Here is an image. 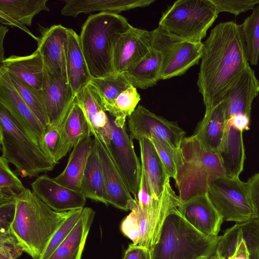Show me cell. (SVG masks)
Here are the masks:
<instances>
[{
	"label": "cell",
	"instance_id": "55",
	"mask_svg": "<svg viewBox=\"0 0 259 259\" xmlns=\"http://www.w3.org/2000/svg\"><path fill=\"white\" fill-rule=\"evenodd\" d=\"M207 259H224L216 253L210 256V257L208 258Z\"/></svg>",
	"mask_w": 259,
	"mask_h": 259
},
{
	"label": "cell",
	"instance_id": "17",
	"mask_svg": "<svg viewBox=\"0 0 259 259\" xmlns=\"http://www.w3.org/2000/svg\"><path fill=\"white\" fill-rule=\"evenodd\" d=\"M31 187L33 193L56 212L84 207L87 198L81 193L61 185L47 174L37 177Z\"/></svg>",
	"mask_w": 259,
	"mask_h": 259
},
{
	"label": "cell",
	"instance_id": "14",
	"mask_svg": "<svg viewBox=\"0 0 259 259\" xmlns=\"http://www.w3.org/2000/svg\"><path fill=\"white\" fill-rule=\"evenodd\" d=\"M37 42V50L41 56L46 72L68 82V28L61 25H52L42 32Z\"/></svg>",
	"mask_w": 259,
	"mask_h": 259
},
{
	"label": "cell",
	"instance_id": "21",
	"mask_svg": "<svg viewBox=\"0 0 259 259\" xmlns=\"http://www.w3.org/2000/svg\"><path fill=\"white\" fill-rule=\"evenodd\" d=\"M75 102L84 113L90 135L93 137L99 135L109 145L110 141L109 118L96 88L90 82L76 93Z\"/></svg>",
	"mask_w": 259,
	"mask_h": 259
},
{
	"label": "cell",
	"instance_id": "5",
	"mask_svg": "<svg viewBox=\"0 0 259 259\" xmlns=\"http://www.w3.org/2000/svg\"><path fill=\"white\" fill-rule=\"evenodd\" d=\"M222 236L211 237L199 232L180 212L169 214L159 240L152 250V259H200L215 254Z\"/></svg>",
	"mask_w": 259,
	"mask_h": 259
},
{
	"label": "cell",
	"instance_id": "2",
	"mask_svg": "<svg viewBox=\"0 0 259 259\" xmlns=\"http://www.w3.org/2000/svg\"><path fill=\"white\" fill-rule=\"evenodd\" d=\"M76 210L56 212L26 188L16 194L11 231L24 252L32 259H40L54 233Z\"/></svg>",
	"mask_w": 259,
	"mask_h": 259
},
{
	"label": "cell",
	"instance_id": "3",
	"mask_svg": "<svg viewBox=\"0 0 259 259\" xmlns=\"http://www.w3.org/2000/svg\"><path fill=\"white\" fill-rule=\"evenodd\" d=\"M131 26L124 17L117 14L98 13L88 18L79 37L92 78L115 73L112 60L115 44Z\"/></svg>",
	"mask_w": 259,
	"mask_h": 259
},
{
	"label": "cell",
	"instance_id": "8",
	"mask_svg": "<svg viewBox=\"0 0 259 259\" xmlns=\"http://www.w3.org/2000/svg\"><path fill=\"white\" fill-rule=\"evenodd\" d=\"M207 193L225 221L242 223L257 218L247 184L239 177L225 175L215 179Z\"/></svg>",
	"mask_w": 259,
	"mask_h": 259
},
{
	"label": "cell",
	"instance_id": "4",
	"mask_svg": "<svg viewBox=\"0 0 259 259\" xmlns=\"http://www.w3.org/2000/svg\"><path fill=\"white\" fill-rule=\"evenodd\" d=\"M180 148L183 163L175 181L183 203L206 194L210 183L226 172L220 153L205 150L192 135L184 138Z\"/></svg>",
	"mask_w": 259,
	"mask_h": 259
},
{
	"label": "cell",
	"instance_id": "57",
	"mask_svg": "<svg viewBox=\"0 0 259 259\" xmlns=\"http://www.w3.org/2000/svg\"><path fill=\"white\" fill-rule=\"evenodd\" d=\"M200 259H207V258H205V257H203L202 258H200Z\"/></svg>",
	"mask_w": 259,
	"mask_h": 259
},
{
	"label": "cell",
	"instance_id": "28",
	"mask_svg": "<svg viewBox=\"0 0 259 259\" xmlns=\"http://www.w3.org/2000/svg\"><path fill=\"white\" fill-rule=\"evenodd\" d=\"M91 135L87 121L74 100L60 131L55 156L56 163L65 157L79 141Z\"/></svg>",
	"mask_w": 259,
	"mask_h": 259
},
{
	"label": "cell",
	"instance_id": "11",
	"mask_svg": "<svg viewBox=\"0 0 259 259\" xmlns=\"http://www.w3.org/2000/svg\"><path fill=\"white\" fill-rule=\"evenodd\" d=\"M127 125L132 139L152 138L176 149H180L186 135L176 122L158 116L141 105L128 117Z\"/></svg>",
	"mask_w": 259,
	"mask_h": 259
},
{
	"label": "cell",
	"instance_id": "53",
	"mask_svg": "<svg viewBox=\"0 0 259 259\" xmlns=\"http://www.w3.org/2000/svg\"><path fill=\"white\" fill-rule=\"evenodd\" d=\"M230 259H249V253L243 238Z\"/></svg>",
	"mask_w": 259,
	"mask_h": 259
},
{
	"label": "cell",
	"instance_id": "51",
	"mask_svg": "<svg viewBox=\"0 0 259 259\" xmlns=\"http://www.w3.org/2000/svg\"><path fill=\"white\" fill-rule=\"evenodd\" d=\"M250 117L239 114L234 115L228 119V124L233 126L235 129L243 132L249 128Z\"/></svg>",
	"mask_w": 259,
	"mask_h": 259
},
{
	"label": "cell",
	"instance_id": "30",
	"mask_svg": "<svg viewBox=\"0 0 259 259\" xmlns=\"http://www.w3.org/2000/svg\"><path fill=\"white\" fill-rule=\"evenodd\" d=\"M68 82L76 95L92 79L80 46L79 35L68 28V48L66 61Z\"/></svg>",
	"mask_w": 259,
	"mask_h": 259
},
{
	"label": "cell",
	"instance_id": "39",
	"mask_svg": "<svg viewBox=\"0 0 259 259\" xmlns=\"http://www.w3.org/2000/svg\"><path fill=\"white\" fill-rule=\"evenodd\" d=\"M16 193L10 190H0V234L11 233L16 213Z\"/></svg>",
	"mask_w": 259,
	"mask_h": 259
},
{
	"label": "cell",
	"instance_id": "26",
	"mask_svg": "<svg viewBox=\"0 0 259 259\" xmlns=\"http://www.w3.org/2000/svg\"><path fill=\"white\" fill-rule=\"evenodd\" d=\"M95 215L92 208L84 207L74 228L47 259H81Z\"/></svg>",
	"mask_w": 259,
	"mask_h": 259
},
{
	"label": "cell",
	"instance_id": "15",
	"mask_svg": "<svg viewBox=\"0 0 259 259\" xmlns=\"http://www.w3.org/2000/svg\"><path fill=\"white\" fill-rule=\"evenodd\" d=\"M151 31L131 26L117 39L113 51L115 73H122L141 61L152 47Z\"/></svg>",
	"mask_w": 259,
	"mask_h": 259
},
{
	"label": "cell",
	"instance_id": "36",
	"mask_svg": "<svg viewBox=\"0 0 259 259\" xmlns=\"http://www.w3.org/2000/svg\"><path fill=\"white\" fill-rule=\"evenodd\" d=\"M241 25L248 63L256 65L259 58V4Z\"/></svg>",
	"mask_w": 259,
	"mask_h": 259
},
{
	"label": "cell",
	"instance_id": "45",
	"mask_svg": "<svg viewBox=\"0 0 259 259\" xmlns=\"http://www.w3.org/2000/svg\"><path fill=\"white\" fill-rule=\"evenodd\" d=\"M240 224L249 254L259 251V220L254 218Z\"/></svg>",
	"mask_w": 259,
	"mask_h": 259
},
{
	"label": "cell",
	"instance_id": "48",
	"mask_svg": "<svg viewBox=\"0 0 259 259\" xmlns=\"http://www.w3.org/2000/svg\"><path fill=\"white\" fill-rule=\"evenodd\" d=\"M154 199L152 198L144 175L142 171L137 200L139 209L146 212L150 208Z\"/></svg>",
	"mask_w": 259,
	"mask_h": 259
},
{
	"label": "cell",
	"instance_id": "25",
	"mask_svg": "<svg viewBox=\"0 0 259 259\" xmlns=\"http://www.w3.org/2000/svg\"><path fill=\"white\" fill-rule=\"evenodd\" d=\"M163 60V52L152 44L147 54L123 73L132 86L136 89H147L160 80Z\"/></svg>",
	"mask_w": 259,
	"mask_h": 259
},
{
	"label": "cell",
	"instance_id": "9",
	"mask_svg": "<svg viewBox=\"0 0 259 259\" xmlns=\"http://www.w3.org/2000/svg\"><path fill=\"white\" fill-rule=\"evenodd\" d=\"M152 42L163 53L160 80L184 74L198 64L203 52V44L187 41L158 26L151 31Z\"/></svg>",
	"mask_w": 259,
	"mask_h": 259
},
{
	"label": "cell",
	"instance_id": "41",
	"mask_svg": "<svg viewBox=\"0 0 259 259\" xmlns=\"http://www.w3.org/2000/svg\"><path fill=\"white\" fill-rule=\"evenodd\" d=\"M83 208L77 209L58 228L40 259H47L67 238L79 220Z\"/></svg>",
	"mask_w": 259,
	"mask_h": 259
},
{
	"label": "cell",
	"instance_id": "50",
	"mask_svg": "<svg viewBox=\"0 0 259 259\" xmlns=\"http://www.w3.org/2000/svg\"><path fill=\"white\" fill-rule=\"evenodd\" d=\"M123 255L126 259H152V250L132 243L128 245Z\"/></svg>",
	"mask_w": 259,
	"mask_h": 259
},
{
	"label": "cell",
	"instance_id": "18",
	"mask_svg": "<svg viewBox=\"0 0 259 259\" xmlns=\"http://www.w3.org/2000/svg\"><path fill=\"white\" fill-rule=\"evenodd\" d=\"M178 209L184 219L200 233L208 236H218L224 221L207 193L180 203Z\"/></svg>",
	"mask_w": 259,
	"mask_h": 259
},
{
	"label": "cell",
	"instance_id": "35",
	"mask_svg": "<svg viewBox=\"0 0 259 259\" xmlns=\"http://www.w3.org/2000/svg\"><path fill=\"white\" fill-rule=\"evenodd\" d=\"M11 81L18 93L40 122L49 124L42 90H37L8 72Z\"/></svg>",
	"mask_w": 259,
	"mask_h": 259
},
{
	"label": "cell",
	"instance_id": "43",
	"mask_svg": "<svg viewBox=\"0 0 259 259\" xmlns=\"http://www.w3.org/2000/svg\"><path fill=\"white\" fill-rule=\"evenodd\" d=\"M217 12H227L236 16L253 10L259 4V0H210Z\"/></svg>",
	"mask_w": 259,
	"mask_h": 259
},
{
	"label": "cell",
	"instance_id": "52",
	"mask_svg": "<svg viewBox=\"0 0 259 259\" xmlns=\"http://www.w3.org/2000/svg\"><path fill=\"white\" fill-rule=\"evenodd\" d=\"M0 21L2 24H6L12 27H17L29 35L31 37L34 39L39 41V38L35 36L27 28L25 25L21 24V23L13 19L5 14L0 12Z\"/></svg>",
	"mask_w": 259,
	"mask_h": 259
},
{
	"label": "cell",
	"instance_id": "23",
	"mask_svg": "<svg viewBox=\"0 0 259 259\" xmlns=\"http://www.w3.org/2000/svg\"><path fill=\"white\" fill-rule=\"evenodd\" d=\"M95 146L96 141L92 136L79 141L74 146L65 168L54 178V180L62 186L80 192L81 179Z\"/></svg>",
	"mask_w": 259,
	"mask_h": 259
},
{
	"label": "cell",
	"instance_id": "12",
	"mask_svg": "<svg viewBox=\"0 0 259 259\" xmlns=\"http://www.w3.org/2000/svg\"><path fill=\"white\" fill-rule=\"evenodd\" d=\"M109 118L110 141L108 145L129 191L136 197L142 174L141 164L135 151L133 139L126 132V124L118 126L112 116Z\"/></svg>",
	"mask_w": 259,
	"mask_h": 259
},
{
	"label": "cell",
	"instance_id": "37",
	"mask_svg": "<svg viewBox=\"0 0 259 259\" xmlns=\"http://www.w3.org/2000/svg\"><path fill=\"white\" fill-rule=\"evenodd\" d=\"M140 100L137 89L132 85L118 96L109 113L117 126L123 127L126 124V117L135 111Z\"/></svg>",
	"mask_w": 259,
	"mask_h": 259
},
{
	"label": "cell",
	"instance_id": "40",
	"mask_svg": "<svg viewBox=\"0 0 259 259\" xmlns=\"http://www.w3.org/2000/svg\"><path fill=\"white\" fill-rule=\"evenodd\" d=\"M243 238L240 223L227 229L221 236L215 253L224 259H230Z\"/></svg>",
	"mask_w": 259,
	"mask_h": 259
},
{
	"label": "cell",
	"instance_id": "46",
	"mask_svg": "<svg viewBox=\"0 0 259 259\" xmlns=\"http://www.w3.org/2000/svg\"><path fill=\"white\" fill-rule=\"evenodd\" d=\"M23 251L22 246L12 232L0 234V259H16Z\"/></svg>",
	"mask_w": 259,
	"mask_h": 259
},
{
	"label": "cell",
	"instance_id": "44",
	"mask_svg": "<svg viewBox=\"0 0 259 259\" xmlns=\"http://www.w3.org/2000/svg\"><path fill=\"white\" fill-rule=\"evenodd\" d=\"M60 128L48 125L39 142V146L44 153L56 164L55 156L60 137Z\"/></svg>",
	"mask_w": 259,
	"mask_h": 259
},
{
	"label": "cell",
	"instance_id": "19",
	"mask_svg": "<svg viewBox=\"0 0 259 259\" xmlns=\"http://www.w3.org/2000/svg\"><path fill=\"white\" fill-rule=\"evenodd\" d=\"M42 90L48 125L64 121L76 96L69 83L46 72Z\"/></svg>",
	"mask_w": 259,
	"mask_h": 259
},
{
	"label": "cell",
	"instance_id": "32",
	"mask_svg": "<svg viewBox=\"0 0 259 259\" xmlns=\"http://www.w3.org/2000/svg\"><path fill=\"white\" fill-rule=\"evenodd\" d=\"M243 133L228 124L224 142L219 152L226 175L239 177L245 158Z\"/></svg>",
	"mask_w": 259,
	"mask_h": 259
},
{
	"label": "cell",
	"instance_id": "54",
	"mask_svg": "<svg viewBox=\"0 0 259 259\" xmlns=\"http://www.w3.org/2000/svg\"><path fill=\"white\" fill-rule=\"evenodd\" d=\"M8 31V29L2 24L1 25L0 28V62L1 64L6 59L4 56V49L3 48V41L6 34Z\"/></svg>",
	"mask_w": 259,
	"mask_h": 259
},
{
	"label": "cell",
	"instance_id": "24",
	"mask_svg": "<svg viewBox=\"0 0 259 259\" xmlns=\"http://www.w3.org/2000/svg\"><path fill=\"white\" fill-rule=\"evenodd\" d=\"M154 0H67L61 10L65 16L76 17L80 14L94 12L117 14L122 11L147 7Z\"/></svg>",
	"mask_w": 259,
	"mask_h": 259
},
{
	"label": "cell",
	"instance_id": "20",
	"mask_svg": "<svg viewBox=\"0 0 259 259\" xmlns=\"http://www.w3.org/2000/svg\"><path fill=\"white\" fill-rule=\"evenodd\" d=\"M228 125L227 105L224 100L213 108L205 110L192 136L205 150L219 153Z\"/></svg>",
	"mask_w": 259,
	"mask_h": 259
},
{
	"label": "cell",
	"instance_id": "1",
	"mask_svg": "<svg viewBox=\"0 0 259 259\" xmlns=\"http://www.w3.org/2000/svg\"><path fill=\"white\" fill-rule=\"evenodd\" d=\"M203 44L197 84L205 110H209L223 100L249 63L241 25L233 21L215 26Z\"/></svg>",
	"mask_w": 259,
	"mask_h": 259
},
{
	"label": "cell",
	"instance_id": "29",
	"mask_svg": "<svg viewBox=\"0 0 259 259\" xmlns=\"http://www.w3.org/2000/svg\"><path fill=\"white\" fill-rule=\"evenodd\" d=\"M9 72L37 90H42L46 71L41 56L36 49L25 56L12 55L1 64Z\"/></svg>",
	"mask_w": 259,
	"mask_h": 259
},
{
	"label": "cell",
	"instance_id": "42",
	"mask_svg": "<svg viewBox=\"0 0 259 259\" xmlns=\"http://www.w3.org/2000/svg\"><path fill=\"white\" fill-rule=\"evenodd\" d=\"M8 161L3 157L0 158V190H10L16 194L26 188L16 174L9 166Z\"/></svg>",
	"mask_w": 259,
	"mask_h": 259
},
{
	"label": "cell",
	"instance_id": "34",
	"mask_svg": "<svg viewBox=\"0 0 259 259\" xmlns=\"http://www.w3.org/2000/svg\"><path fill=\"white\" fill-rule=\"evenodd\" d=\"M90 82L97 89L104 107L109 113L118 96L132 85L123 73H115L104 77L92 78Z\"/></svg>",
	"mask_w": 259,
	"mask_h": 259
},
{
	"label": "cell",
	"instance_id": "31",
	"mask_svg": "<svg viewBox=\"0 0 259 259\" xmlns=\"http://www.w3.org/2000/svg\"><path fill=\"white\" fill-rule=\"evenodd\" d=\"M80 192L87 198L109 205L100 158L96 143L89 156L80 185Z\"/></svg>",
	"mask_w": 259,
	"mask_h": 259
},
{
	"label": "cell",
	"instance_id": "56",
	"mask_svg": "<svg viewBox=\"0 0 259 259\" xmlns=\"http://www.w3.org/2000/svg\"><path fill=\"white\" fill-rule=\"evenodd\" d=\"M122 259H126V257L123 255Z\"/></svg>",
	"mask_w": 259,
	"mask_h": 259
},
{
	"label": "cell",
	"instance_id": "33",
	"mask_svg": "<svg viewBox=\"0 0 259 259\" xmlns=\"http://www.w3.org/2000/svg\"><path fill=\"white\" fill-rule=\"evenodd\" d=\"M47 0H0V12L25 25L31 26L34 17L49 11Z\"/></svg>",
	"mask_w": 259,
	"mask_h": 259
},
{
	"label": "cell",
	"instance_id": "13",
	"mask_svg": "<svg viewBox=\"0 0 259 259\" xmlns=\"http://www.w3.org/2000/svg\"><path fill=\"white\" fill-rule=\"evenodd\" d=\"M0 104L10 113L25 134L36 145L46 127L33 114L14 86L8 71L0 67Z\"/></svg>",
	"mask_w": 259,
	"mask_h": 259
},
{
	"label": "cell",
	"instance_id": "47",
	"mask_svg": "<svg viewBox=\"0 0 259 259\" xmlns=\"http://www.w3.org/2000/svg\"><path fill=\"white\" fill-rule=\"evenodd\" d=\"M120 229L124 236L135 245H139L141 239V228L137 216L134 211L122 221Z\"/></svg>",
	"mask_w": 259,
	"mask_h": 259
},
{
	"label": "cell",
	"instance_id": "22",
	"mask_svg": "<svg viewBox=\"0 0 259 259\" xmlns=\"http://www.w3.org/2000/svg\"><path fill=\"white\" fill-rule=\"evenodd\" d=\"M259 93V81L248 65L226 93L223 100L227 105V119L242 114L250 117L253 100Z\"/></svg>",
	"mask_w": 259,
	"mask_h": 259
},
{
	"label": "cell",
	"instance_id": "38",
	"mask_svg": "<svg viewBox=\"0 0 259 259\" xmlns=\"http://www.w3.org/2000/svg\"><path fill=\"white\" fill-rule=\"evenodd\" d=\"M153 144L164 165L166 174L175 180L177 171L183 163L181 148L176 149L154 138H148Z\"/></svg>",
	"mask_w": 259,
	"mask_h": 259
},
{
	"label": "cell",
	"instance_id": "16",
	"mask_svg": "<svg viewBox=\"0 0 259 259\" xmlns=\"http://www.w3.org/2000/svg\"><path fill=\"white\" fill-rule=\"evenodd\" d=\"M100 158L109 204L127 211L134 201L117 168L109 146L98 135L94 136Z\"/></svg>",
	"mask_w": 259,
	"mask_h": 259
},
{
	"label": "cell",
	"instance_id": "27",
	"mask_svg": "<svg viewBox=\"0 0 259 259\" xmlns=\"http://www.w3.org/2000/svg\"><path fill=\"white\" fill-rule=\"evenodd\" d=\"M139 141L142 171L152 198L158 200L163 190L168 175L150 140L143 138Z\"/></svg>",
	"mask_w": 259,
	"mask_h": 259
},
{
	"label": "cell",
	"instance_id": "6",
	"mask_svg": "<svg viewBox=\"0 0 259 259\" xmlns=\"http://www.w3.org/2000/svg\"><path fill=\"white\" fill-rule=\"evenodd\" d=\"M0 143L2 155L21 177H35L52 170L56 165L22 131L0 104Z\"/></svg>",
	"mask_w": 259,
	"mask_h": 259
},
{
	"label": "cell",
	"instance_id": "7",
	"mask_svg": "<svg viewBox=\"0 0 259 259\" xmlns=\"http://www.w3.org/2000/svg\"><path fill=\"white\" fill-rule=\"evenodd\" d=\"M218 15L210 0H179L163 13L158 26L187 41L200 42Z\"/></svg>",
	"mask_w": 259,
	"mask_h": 259
},
{
	"label": "cell",
	"instance_id": "49",
	"mask_svg": "<svg viewBox=\"0 0 259 259\" xmlns=\"http://www.w3.org/2000/svg\"><path fill=\"white\" fill-rule=\"evenodd\" d=\"M246 183L252 204L259 220V172L253 175Z\"/></svg>",
	"mask_w": 259,
	"mask_h": 259
},
{
	"label": "cell",
	"instance_id": "10",
	"mask_svg": "<svg viewBox=\"0 0 259 259\" xmlns=\"http://www.w3.org/2000/svg\"><path fill=\"white\" fill-rule=\"evenodd\" d=\"M169 179L168 176L159 198L153 200L148 211L144 213L139 209L137 197H134L130 206V210L135 211L140 226L141 239L139 245L151 250L159 240L166 218L171 213L179 212L180 201L170 186Z\"/></svg>",
	"mask_w": 259,
	"mask_h": 259
}]
</instances>
